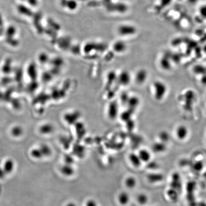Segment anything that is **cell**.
<instances>
[{
  "label": "cell",
  "mask_w": 206,
  "mask_h": 206,
  "mask_svg": "<svg viewBox=\"0 0 206 206\" xmlns=\"http://www.w3.org/2000/svg\"><path fill=\"white\" fill-rule=\"evenodd\" d=\"M129 159L132 165L135 168L140 167L141 165V160L137 154L131 153L129 156Z\"/></svg>",
  "instance_id": "cell-12"
},
{
  "label": "cell",
  "mask_w": 206,
  "mask_h": 206,
  "mask_svg": "<svg viewBox=\"0 0 206 206\" xmlns=\"http://www.w3.org/2000/svg\"><path fill=\"white\" fill-rule=\"evenodd\" d=\"M137 184L136 179L132 176L127 177L125 181V185L128 189H132L135 188Z\"/></svg>",
  "instance_id": "cell-14"
},
{
  "label": "cell",
  "mask_w": 206,
  "mask_h": 206,
  "mask_svg": "<svg viewBox=\"0 0 206 206\" xmlns=\"http://www.w3.org/2000/svg\"><path fill=\"white\" fill-rule=\"evenodd\" d=\"M60 172L66 177H71L75 173V169L72 165L65 164L60 169Z\"/></svg>",
  "instance_id": "cell-7"
},
{
  "label": "cell",
  "mask_w": 206,
  "mask_h": 206,
  "mask_svg": "<svg viewBox=\"0 0 206 206\" xmlns=\"http://www.w3.org/2000/svg\"><path fill=\"white\" fill-rule=\"evenodd\" d=\"M153 89L154 98L158 101H161L164 98L168 90L166 84L160 81L154 83Z\"/></svg>",
  "instance_id": "cell-1"
},
{
  "label": "cell",
  "mask_w": 206,
  "mask_h": 206,
  "mask_svg": "<svg viewBox=\"0 0 206 206\" xmlns=\"http://www.w3.org/2000/svg\"><path fill=\"white\" fill-rule=\"evenodd\" d=\"M140 104V100L139 97L137 96H130L128 101H127V105L130 110L135 109L137 108Z\"/></svg>",
  "instance_id": "cell-11"
},
{
  "label": "cell",
  "mask_w": 206,
  "mask_h": 206,
  "mask_svg": "<svg viewBox=\"0 0 206 206\" xmlns=\"http://www.w3.org/2000/svg\"><path fill=\"white\" fill-rule=\"evenodd\" d=\"M31 156L32 158L37 159H39L43 158L42 154L40 149H35L31 151Z\"/></svg>",
  "instance_id": "cell-19"
},
{
  "label": "cell",
  "mask_w": 206,
  "mask_h": 206,
  "mask_svg": "<svg viewBox=\"0 0 206 206\" xmlns=\"http://www.w3.org/2000/svg\"><path fill=\"white\" fill-rule=\"evenodd\" d=\"M167 194L172 201H176L178 200L179 196H178V191L177 190L171 188L168 190Z\"/></svg>",
  "instance_id": "cell-16"
},
{
  "label": "cell",
  "mask_w": 206,
  "mask_h": 206,
  "mask_svg": "<svg viewBox=\"0 0 206 206\" xmlns=\"http://www.w3.org/2000/svg\"><path fill=\"white\" fill-rule=\"evenodd\" d=\"M166 146L164 143L160 141V142L156 143L152 145V150L156 153H160L163 152L166 150Z\"/></svg>",
  "instance_id": "cell-15"
},
{
  "label": "cell",
  "mask_w": 206,
  "mask_h": 206,
  "mask_svg": "<svg viewBox=\"0 0 206 206\" xmlns=\"http://www.w3.org/2000/svg\"><path fill=\"white\" fill-rule=\"evenodd\" d=\"M6 174H9L12 173L15 168V164L12 160L8 159L4 162L2 167Z\"/></svg>",
  "instance_id": "cell-9"
},
{
  "label": "cell",
  "mask_w": 206,
  "mask_h": 206,
  "mask_svg": "<svg viewBox=\"0 0 206 206\" xmlns=\"http://www.w3.org/2000/svg\"><path fill=\"white\" fill-rule=\"evenodd\" d=\"M66 206H77L76 205L74 202H69L66 204Z\"/></svg>",
  "instance_id": "cell-27"
},
{
  "label": "cell",
  "mask_w": 206,
  "mask_h": 206,
  "mask_svg": "<svg viewBox=\"0 0 206 206\" xmlns=\"http://www.w3.org/2000/svg\"><path fill=\"white\" fill-rule=\"evenodd\" d=\"M148 168L150 169H155L158 168V165L157 163L154 162H149Z\"/></svg>",
  "instance_id": "cell-23"
},
{
  "label": "cell",
  "mask_w": 206,
  "mask_h": 206,
  "mask_svg": "<svg viewBox=\"0 0 206 206\" xmlns=\"http://www.w3.org/2000/svg\"><path fill=\"white\" fill-rule=\"evenodd\" d=\"M147 179L150 183H159L162 181L164 179V176L162 174L158 173H151L147 175Z\"/></svg>",
  "instance_id": "cell-5"
},
{
  "label": "cell",
  "mask_w": 206,
  "mask_h": 206,
  "mask_svg": "<svg viewBox=\"0 0 206 206\" xmlns=\"http://www.w3.org/2000/svg\"><path fill=\"white\" fill-rule=\"evenodd\" d=\"M148 200H149V199H148V196L145 194L141 193L137 196V202L140 205H145L148 203Z\"/></svg>",
  "instance_id": "cell-17"
},
{
  "label": "cell",
  "mask_w": 206,
  "mask_h": 206,
  "mask_svg": "<svg viewBox=\"0 0 206 206\" xmlns=\"http://www.w3.org/2000/svg\"><path fill=\"white\" fill-rule=\"evenodd\" d=\"M202 168H203V164H202V163L200 162H199L194 164V167H193L194 169L198 171L202 169Z\"/></svg>",
  "instance_id": "cell-24"
},
{
  "label": "cell",
  "mask_w": 206,
  "mask_h": 206,
  "mask_svg": "<svg viewBox=\"0 0 206 206\" xmlns=\"http://www.w3.org/2000/svg\"><path fill=\"white\" fill-rule=\"evenodd\" d=\"M107 114L109 119L115 120L118 115L119 107L117 103L115 102H111L108 105L107 109Z\"/></svg>",
  "instance_id": "cell-3"
},
{
  "label": "cell",
  "mask_w": 206,
  "mask_h": 206,
  "mask_svg": "<svg viewBox=\"0 0 206 206\" xmlns=\"http://www.w3.org/2000/svg\"><path fill=\"white\" fill-rule=\"evenodd\" d=\"M189 130L185 125H180L176 130V135L180 140H184L188 136Z\"/></svg>",
  "instance_id": "cell-6"
},
{
  "label": "cell",
  "mask_w": 206,
  "mask_h": 206,
  "mask_svg": "<svg viewBox=\"0 0 206 206\" xmlns=\"http://www.w3.org/2000/svg\"><path fill=\"white\" fill-rule=\"evenodd\" d=\"M131 79L130 74L126 71H122L117 76V80L119 85L124 86L130 85Z\"/></svg>",
  "instance_id": "cell-2"
},
{
  "label": "cell",
  "mask_w": 206,
  "mask_h": 206,
  "mask_svg": "<svg viewBox=\"0 0 206 206\" xmlns=\"http://www.w3.org/2000/svg\"><path fill=\"white\" fill-rule=\"evenodd\" d=\"M6 173H5L3 168H0V179H2L4 178Z\"/></svg>",
  "instance_id": "cell-25"
},
{
  "label": "cell",
  "mask_w": 206,
  "mask_h": 206,
  "mask_svg": "<svg viewBox=\"0 0 206 206\" xmlns=\"http://www.w3.org/2000/svg\"><path fill=\"white\" fill-rule=\"evenodd\" d=\"M16 32V28L13 27H10L8 28V29H7L6 34H7V36H8V37L10 38L15 36Z\"/></svg>",
  "instance_id": "cell-21"
},
{
  "label": "cell",
  "mask_w": 206,
  "mask_h": 206,
  "mask_svg": "<svg viewBox=\"0 0 206 206\" xmlns=\"http://www.w3.org/2000/svg\"><path fill=\"white\" fill-rule=\"evenodd\" d=\"M39 149L43 157H49L51 154V150L48 145H42Z\"/></svg>",
  "instance_id": "cell-18"
},
{
  "label": "cell",
  "mask_w": 206,
  "mask_h": 206,
  "mask_svg": "<svg viewBox=\"0 0 206 206\" xmlns=\"http://www.w3.org/2000/svg\"><path fill=\"white\" fill-rule=\"evenodd\" d=\"M86 206H98L97 202L93 199H88L86 203Z\"/></svg>",
  "instance_id": "cell-22"
},
{
  "label": "cell",
  "mask_w": 206,
  "mask_h": 206,
  "mask_svg": "<svg viewBox=\"0 0 206 206\" xmlns=\"http://www.w3.org/2000/svg\"><path fill=\"white\" fill-rule=\"evenodd\" d=\"M118 201L123 206L127 205L130 201V195L125 191L121 192L118 196Z\"/></svg>",
  "instance_id": "cell-13"
},
{
  "label": "cell",
  "mask_w": 206,
  "mask_h": 206,
  "mask_svg": "<svg viewBox=\"0 0 206 206\" xmlns=\"http://www.w3.org/2000/svg\"><path fill=\"white\" fill-rule=\"evenodd\" d=\"M159 138L160 139L161 141L164 143L169 140V135L168 133L166 132V131H163L161 132L159 134Z\"/></svg>",
  "instance_id": "cell-20"
},
{
  "label": "cell",
  "mask_w": 206,
  "mask_h": 206,
  "mask_svg": "<svg viewBox=\"0 0 206 206\" xmlns=\"http://www.w3.org/2000/svg\"><path fill=\"white\" fill-rule=\"evenodd\" d=\"M138 155L142 162H149L150 160L151 156L150 151L145 149H142L139 151Z\"/></svg>",
  "instance_id": "cell-10"
},
{
  "label": "cell",
  "mask_w": 206,
  "mask_h": 206,
  "mask_svg": "<svg viewBox=\"0 0 206 206\" xmlns=\"http://www.w3.org/2000/svg\"><path fill=\"white\" fill-rule=\"evenodd\" d=\"M3 24V19L2 15L0 13V27H2Z\"/></svg>",
  "instance_id": "cell-26"
},
{
  "label": "cell",
  "mask_w": 206,
  "mask_h": 206,
  "mask_svg": "<svg viewBox=\"0 0 206 206\" xmlns=\"http://www.w3.org/2000/svg\"><path fill=\"white\" fill-rule=\"evenodd\" d=\"M171 188L174 189L177 191H179L181 188V181L179 174L175 173L173 175L172 180L171 182Z\"/></svg>",
  "instance_id": "cell-8"
},
{
  "label": "cell",
  "mask_w": 206,
  "mask_h": 206,
  "mask_svg": "<svg viewBox=\"0 0 206 206\" xmlns=\"http://www.w3.org/2000/svg\"><path fill=\"white\" fill-rule=\"evenodd\" d=\"M148 78V73L144 69H140L137 71L135 75L134 79L135 83L138 85H142Z\"/></svg>",
  "instance_id": "cell-4"
}]
</instances>
